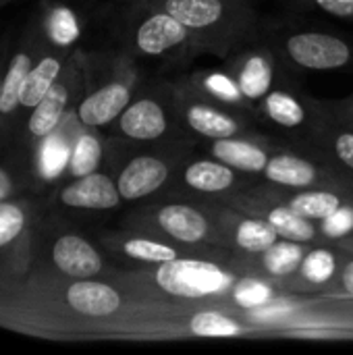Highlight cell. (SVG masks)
I'll use <instances>...</instances> for the list:
<instances>
[{"label": "cell", "instance_id": "obj_37", "mask_svg": "<svg viewBox=\"0 0 353 355\" xmlns=\"http://www.w3.org/2000/svg\"><path fill=\"white\" fill-rule=\"evenodd\" d=\"M12 193V181L4 168H0V202H4Z\"/></svg>", "mask_w": 353, "mask_h": 355}, {"label": "cell", "instance_id": "obj_22", "mask_svg": "<svg viewBox=\"0 0 353 355\" xmlns=\"http://www.w3.org/2000/svg\"><path fill=\"white\" fill-rule=\"evenodd\" d=\"M277 229L270 220H243L237 229V243L248 252H266L273 243H277Z\"/></svg>", "mask_w": 353, "mask_h": 355}, {"label": "cell", "instance_id": "obj_33", "mask_svg": "<svg viewBox=\"0 0 353 355\" xmlns=\"http://www.w3.org/2000/svg\"><path fill=\"white\" fill-rule=\"evenodd\" d=\"M44 154L46 156H42V166H44L46 175H56L62 168V164L71 158V156H67V150L60 144H48Z\"/></svg>", "mask_w": 353, "mask_h": 355}, {"label": "cell", "instance_id": "obj_14", "mask_svg": "<svg viewBox=\"0 0 353 355\" xmlns=\"http://www.w3.org/2000/svg\"><path fill=\"white\" fill-rule=\"evenodd\" d=\"M58 73H60V62L54 56H44L37 64H33L29 69L23 89H21V106H25V108L37 106L40 100L56 83Z\"/></svg>", "mask_w": 353, "mask_h": 355}, {"label": "cell", "instance_id": "obj_12", "mask_svg": "<svg viewBox=\"0 0 353 355\" xmlns=\"http://www.w3.org/2000/svg\"><path fill=\"white\" fill-rule=\"evenodd\" d=\"M212 152L221 162L229 164L231 168H239V171H248V173H260L268 164L266 152L248 141H237V139L225 137L214 144Z\"/></svg>", "mask_w": 353, "mask_h": 355}, {"label": "cell", "instance_id": "obj_36", "mask_svg": "<svg viewBox=\"0 0 353 355\" xmlns=\"http://www.w3.org/2000/svg\"><path fill=\"white\" fill-rule=\"evenodd\" d=\"M335 150H337V156L353 168V133H343L337 137L335 141Z\"/></svg>", "mask_w": 353, "mask_h": 355}, {"label": "cell", "instance_id": "obj_28", "mask_svg": "<svg viewBox=\"0 0 353 355\" xmlns=\"http://www.w3.org/2000/svg\"><path fill=\"white\" fill-rule=\"evenodd\" d=\"M27 216L21 206L12 202H0V248L12 243L25 229Z\"/></svg>", "mask_w": 353, "mask_h": 355}, {"label": "cell", "instance_id": "obj_4", "mask_svg": "<svg viewBox=\"0 0 353 355\" xmlns=\"http://www.w3.org/2000/svg\"><path fill=\"white\" fill-rule=\"evenodd\" d=\"M52 260L60 272L73 279H89L102 270L98 252L77 235L60 237L52 248Z\"/></svg>", "mask_w": 353, "mask_h": 355}, {"label": "cell", "instance_id": "obj_15", "mask_svg": "<svg viewBox=\"0 0 353 355\" xmlns=\"http://www.w3.org/2000/svg\"><path fill=\"white\" fill-rule=\"evenodd\" d=\"M166 12L181 21L185 27H208L216 23L223 15L221 0H169Z\"/></svg>", "mask_w": 353, "mask_h": 355}, {"label": "cell", "instance_id": "obj_6", "mask_svg": "<svg viewBox=\"0 0 353 355\" xmlns=\"http://www.w3.org/2000/svg\"><path fill=\"white\" fill-rule=\"evenodd\" d=\"M67 304L83 316L104 318L121 308V295L104 283L81 279L67 289Z\"/></svg>", "mask_w": 353, "mask_h": 355}, {"label": "cell", "instance_id": "obj_39", "mask_svg": "<svg viewBox=\"0 0 353 355\" xmlns=\"http://www.w3.org/2000/svg\"><path fill=\"white\" fill-rule=\"evenodd\" d=\"M0 94H2V79H0Z\"/></svg>", "mask_w": 353, "mask_h": 355}, {"label": "cell", "instance_id": "obj_23", "mask_svg": "<svg viewBox=\"0 0 353 355\" xmlns=\"http://www.w3.org/2000/svg\"><path fill=\"white\" fill-rule=\"evenodd\" d=\"M295 212H300L306 218H329L335 210L341 208V200L335 193L329 191H310V193H302L298 198H293V202L289 204Z\"/></svg>", "mask_w": 353, "mask_h": 355}, {"label": "cell", "instance_id": "obj_25", "mask_svg": "<svg viewBox=\"0 0 353 355\" xmlns=\"http://www.w3.org/2000/svg\"><path fill=\"white\" fill-rule=\"evenodd\" d=\"M266 112L273 121L283 127H298L304 121V108L298 100L283 92H273L266 98Z\"/></svg>", "mask_w": 353, "mask_h": 355}, {"label": "cell", "instance_id": "obj_19", "mask_svg": "<svg viewBox=\"0 0 353 355\" xmlns=\"http://www.w3.org/2000/svg\"><path fill=\"white\" fill-rule=\"evenodd\" d=\"M268 220L273 223V227L277 229V233L289 241H298V243H308L314 239L316 229L312 227V223H308L306 216H302L300 212H295L291 206H279L268 214Z\"/></svg>", "mask_w": 353, "mask_h": 355}, {"label": "cell", "instance_id": "obj_29", "mask_svg": "<svg viewBox=\"0 0 353 355\" xmlns=\"http://www.w3.org/2000/svg\"><path fill=\"white\" fill-rule=\"evenodd\" d=\"M302 272L310 283H327L335 272V256L327 250H314L304 258Z\"/></svg>", "mask_w": 353, "mask_h": 355}, {"label": "cell", "instance_id": "obj_34", "mask_svg": "<svg viewBox=\"0 0 353 355\" xmlns=\"http://www.w3.org/2000/svg\"><path fill=\"white\" fill-rule=\"evenodd\" d=\"M206 85L210 87V92H212L214 96L225 98V100H237L239 94H241V89L235 87V83L229 81V79L223 77V75H212V77H208V79H206Z\"/></svg>", "mask_w": 353, "mask_h": 355}, {"label": "cell", "instance_id": "obj_1", "mask_svg": "<svg viewBox=\"0 0 353 355\" xmlns=\"http://www.w3.org/2000/svg\"><path fill=\"white\" fill-rule=\"evenodd\" d=\"M156 283L171 295L204 297L229 289L231 277L210 262L173 258L169 262H160Z\"/></svg>", "mask_w": 353, "mask_h": 355}, {"label": "cell", "instance_id": "obj_2", "mask_svg": "<svg viewBox=\"0 0 353 355\" xmlns=\"http://www.w3.org/2000/svg\"><path fill=\"white\" fill-rule=\"evenodd\" d=\"M295 62L308 69H339L350 60V48L339 37L327 33H300L287 44Z\"/></svg>", "mask_w": 353, "mask_h": 355}, {"label": "cell", "instance_id": "obj_9", "mask_svg": "<svg viewBox=\"0 0 353 355\" xmlns=\"http://www.w3.org/2000/svg\"><path fill=\"white\" fill-rule=\"evenodd\" d=\"M158 223L171 237L185 241V243H196L204 239L208 233V223L202 216V212L185 204L164 206L158 212Z\"/></svg>", "mask_w": 353, "mask_h": 355}, {"label": "cell", "instance_id": "obj_32", "mask_svg": "<svg viewBox=\"0 0 353 355\" xmlns=\"http://www.w3.org/2000/svg\"><path fill=\"white\" fill-rule=\"evenodd\" d=\"M353 229V210L352 208H339L335 210L329 218H325L322 223V231L329 237H341L345 233H350Z\"/></svg>", "mask_w": 353, "mask_h": 355}, {"label": "cell", "instance_id": "obj_30", "mask_svg": "<svg viewBox=\"0 0 353 355\" xmlns=\"http://www.w3.org/2000/svg\"><path fill=\"white\" fill-rule=\"evenodd\" d=\"M125 254L135 260H146V262H169L177 258V252L173 248L150 241V239H129L125 243Z\"/></svg>", "mask_w": 353, "mask_h": 355}, {"label": "cell", "instance_id": "obj_20", "mask_svg": "<svg viewBox=\"0 0 353 355\" xmlns=\"http://www.w3.org/2000/svg\"><path fill=\"white\" fill-rule=\"evenodd\" d=\"M270 83H273V69L268 60L264 56H252L239 75L241 94L252 100L262 98L270 89Z\"/></svg>", "mask_w": 353, "mask_h": 355}, {"label": "cell", "instance_id": "obj_17", "mask_svg": "<svg viewBox=\"0 0 353 355\" xmlns=\"http://www.w3.org/2000/svg\"><path fill=\"white\" fill-rule=\"evenodd\" d=\"M235 175L231 171V166L227 164H218V162H196L191 164L187 171H185V181L187 185H191L193 189H200V191H208V193H214V191H223L227 187H231Z\"/></svg>", "mask_w": 353, "mask_h": 355}, {"label": "cell", "instance_id": "obj_5", "mask_svg": "<svg viewBox=\"0 0 353 355\" xmlns=\"http://www.w3.org/2000/svg\"><path fill=\"white\" fill-rule=\"evenodd\" d=\"M169 177V168L162 160L152 156H139L131 160L119 177V193L125 200H137L156 191Z\"/></svg>", "mask_w": 353, "mask_h": 355}, {"label": "cell", "instance_id": "obj_3", "mask_svg": "<svg viewBox=\"0 0 353 355\" xmlns=\"http://www.w3.org/2000/svg\"><path fill=\"white\" fill-rule=\"evenodd\" d=\"M119 187L102 173L77 177V181L67 185L60 193V202L64 206L85 210H110L119 204Z\"/></svg>", "mask_w": 353, "mask_h": 355}, {"label": "cell", "instance_id": "obj_7", "mask_svg": "<svg viewBox=\"0 0 353 355\" xmlns=\"http://www.w3.org/2000/svg\"><path fill=\"white\" fill-rule=\"evenodd\" d=\"M129 104V89L123 83H110L94 92L79 104V119L89 127L108 125Z\"/></svg>", "mask_w": 353, "mask_h": 355}, {"label": "cell", "instance_id": "obj_8", "mask_svg": "<svg viewBox=\"0 0 353 355\" xmlns=\"http://www.w3.org/2000/svg\"><path fill=\"white\" fill-rule=\"evenodd\" d=\"M185 37L187 27L169 12L150 17L137 29V46L146 54H162L164 50L181 44Z\"/></svg>", "mask_w": 353, "mask_h": 355}, {"label": "cell", "instance_id": "obj_13", "mask_svg": "<svg viewBox=\"0 0 353 355\" xmlns=\"http://www.w3.org/2000/svg\"><path fill=\"white\" fill-rule=\"evenodd\" d=\"M264 175L270 181L289 185V187H308L316 179L314 166L298 156H291V154L273 156L264 168Z\"/></svg>", "mask_w": 353, "mask_h": 355}, {"label": "cell", "instance_id": "obj_27", "mask_svg": "<svg viewBox=\"0 0 353 355\" xmlns=\"http://www.w3.org/2000/svg\"><path fill=\"white\" fill-rule=\"evenodd\" d=\"M48 35L58 46H69L79 37V23L67 6H58L50 12Z\"/></svg>", "mask_w": 353, "mask_h": 355}, {"label": "cell", "instance_id": "obj_24", "mask_svg": "<svg viewBox=\"0 0 353 355\" xmlns=\"http://www.w3.org/2000/svg\"><path fill=\"white\" fill-rule=\"evenodd\" d=\"M102 158V148L100 141L94 135H81L73 148V154L69 158V168L71 175L75 177H85L89 173H96L98 164Z\"/></svg>", "mask_w": 353, "mask_h": 355}, {"label": "cell", "instance_id": "obj_11", "mask_svg": "<svg viewBox=\"0 0 353 355\" xmlns=\"http://www.w3.org/2000/svg\"><path fill=\"white\" fill-rule=\"evenodd\" d=\"M67 102H69L67 87L60 83H54L52 89L40 100V104L31 108V116L27 121L29 133L33 137H48L54 131V127L60 123Z\"/></svg>", "mask_w": 353, "mask_h": 355}, {"label": "cell", "instance_id": "obj_26", "mask_svg": "<svg viewBox=\"0 0 353 355\" xmlns=\"http://www.w3.org/2000/svg\"><path fill=\"white\" fill-rule=\"evenodd\" d=\"M191 333L198 337H235L239 335V327L218 314V312H200L191 318Z\"/></svg>", "mask_w": 353, "mask_h": 355}, {"label": "cell", "instance_id": "obj_10", "mask_svg": "<svg viewBox=\"0 0 353 355\" xmlns=\"http://www.w3.org/2000/svg\"><path fill=\"white\" fill-rule=\"evenodd\" d=\"M121 129L133 139H154L166 129V119L162 108L152 100H139L129 106L121 116Z\"/></svg>", "mask_w": 353, "mask_h": 355}, {"label": "cell", "instance_id": "obj_35", "mask_svg": "<svg viewBox=\"0 0 353 355\" xmlns=\"http://www.w3.org/2000/svg\"><path fill=\"white\" fill-rule=\"evenodd\" d=\"M316 2L331 15H337V17H352L353 15V0H316Z\"/></svg>", "mask_w": 353, "mask_h": 355}, {"label": "cell", "instance_id": "obj_31", "mask_svg": "<svg viewBox=\"0 0 353 355\" xmlns=\"http://www.w3.org/2000/svg\"><path fill=\"white\" fill-rule=\"evenodd\" d=\"M268 300H270V287L256 279L241 281L235 287V302L241 308H258L264 306Z\"/></svg>", "mask_w": 353, "mask_h": 355}, {"label": "cell", "instance_id": "obj_21", "mask_svg": "<svg viewBox=\"0 0 353 355\" xmlns=\"http://www.w3.org/2000/svg\"><path fill=\"white\" fill-rule=\"evenodd\" d=\"M302 262H304V252L298 245V241L273 243L264 252V266H266L268 272H273L277 277L291 275Z\"/></svg>", "mask_w": 353, "mask_h": 355}, {"label": "cell", "instance_id": "obj_16", "mask_svg": "<svg viewBox=\"0 0 353 355\" xmlns=\"http://www.w3.org/2000/svg\"><path fill=\"white\" fill-rule=\"evenodd\" d=\"M187 123L191 125V129H196L198 133L212 137V139L233 137L237 131V123L231 116H227L225 112L210 108L206 104L191 106L187 112Z\"/></svg>", "mask_w": 353, "mask_h": 355}, {"label": "cell", "instance_id": "obj_18", "mask_svg": "<svg viewBox=\"0 0 353 355\" xmlns=\"http://www.w3.org/2000/svg\"><path fill=\"white\" fill-rule=\"evenodd\" d=\"M31 69V56L25 52H19L8 69L6 75L2 79V94H0V112L8 114L12 110H17L21 106V89L25 83V77Z\"/></svg>", "mask_w": 353, "mask_h": 355}, {"label": "cell", "instance_id": "obj_38", "mask_svg": "<svg viewBox=\"0 0 353 355\" xmlns=\"http://www.w3.org/2000/svg\"><path fill=\"white\" fill-rule=\"evenodd\" d=\"M343 285H345V289H347V291L353 295V262H350V264L345 266V272H343Z\"/></svg>", "mask_w": 353, "mask_h": 355}]
</instances>
